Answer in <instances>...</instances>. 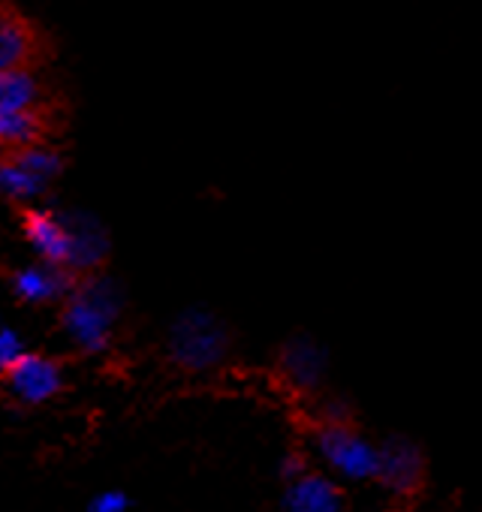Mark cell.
Returning <instances> with one entry per match:
<instances>
[{
  "mask_svg": "<svg viewBox=\"0 0 482 512\" xmlns=\"http://www.w3.org/2000/svg\"><path fill=\"white\" fill-rule=\"evenodd\" d=\"M317 449L335 473H341L353 482L377 476L380 449L374 443H368L359 431H353L341 422H332L317 434Z\"/></svg>",
  "mask_w": 482,
  "mask_h": 512,
  "instance_id": "6da1fadb",
  "label": "cell"
},
{
  "mask_svg": "<svg viewBox=\"0 0 482 512\" xmlns=\"http://www.w3.org/2000/svg\"><path fill=\"white\" fill-rule=\"evenodd\" d=\"M0 377H4L13 386V392L28 404L49 401L52 395L61 392V365L40 353L22 350L13 362L0 368Z\"/></svg>",
  "mask_w": 482,
  "mask_h": 512,
  "instance_id": "7a4b0ae2",
  "label": "cell"
},
{
  "mask_svg": "<svg viewBox=\"0 0 482 512\" xmlns=\"http://www.w3.org/2000/svg\"><path fill=\"white\" fill-rule=\"evenodd\" d=\"M22 229L28 235V241L43 253V260L49 266H73L76 260V241L73 232L64 229V223L40 208H22Z\"/></svg>",
  "mask_w": 482,
  "mask_h": 512,
  "instance_id": "3957f363",
  "label": "cell"
},
{
  "mask_svg": "<svg viewBox=\"0 0 482 512\" xmlns=\"http://www.w3.org/2000/svg\"><path fill=\"white\" fill-rule=\"evenodd\" d=\"M419 476H422V458H419L416 446H410L407 440H389L380 449L374 479H380L389 491L410 494L419 485Z\"/></svg>",
  "mask_w": 482,
  "mask_h": 512,
  "instance_id": "277c9868",
  "label": "cell"
},
{
  "mask_svg": "<svg viewBox=\"0 0 482 512\" xmlns=\"http://www.w3.org/2000/svg\"><path fill=\"white\" fill-rule=\"evenodd\" d=\"M37 61V31L16 10H0V67H25Z\"/></svg>",
  "mask_w": 482,
  "mask_h": 512,
  "instance_id": "5b68a950",
  "label": "cell"
},
{
  "mask_svg": "<svg viewBox=\"0 0 482 512\" xmlns=\"http://www.w3.org/2000/svg\"><path fill=\"white\" fill-rule=\"evenodd\" d=\"M341 488L317 473H299L293 476L284 503L296 512H335L341 506Z\"/></svg>",
  "mask_w": 482,
  "mask_h": 512,
  "instance_id": "8992f818",
  "label": "cell"
},
{
  "mask_svg": "<svg viewBox=\"0 0 482 512\" xmlns=\"http://www.w3.org/2000/svg\"><path fill=\"white\" fill-rule=\"evenodd\" d=\"M52 124L40 109H0V145L4 148H25L40 145L49 136Z\"/></svg>",
  "mask_w": 482,
  "mask_h": 512,
  "instance_id": "52a82bcc",
  "label": "cell"
},
{
  "mask_svg": "<svg viewBox=\"0 0 482 512\" xmlns=\"http://www.w3.org/2000/svg\"><path fill=\"white\" fill-rule=\"evenodd\" d=\"M37 103V79L25 67H0V109H31Z\"/></svg>",
  "mask_w": 482,
  "mask_h": 512,
  "instance_id": "ba28073f",
  "label": "cell"
},
{
  "mask_svg": "<svg viewBox=\"0 0 482 512\" xmlns=\"http://www.w3.org/2000/svg\"><path fill=\"white\" fill-rule=\"evenodd\" d=\"M287 374L293 377V383H299V386H317V380L323 377V365H326V359H323V350L320 347H314V344H293L290 350H287Z\"/></svg>",
  "mask_w": 482,
  "mask_h": 512,
  "instance_id": "9c48e42d",
  "label": "cell"
},
{
  "mask_svg": "<svg viewBox=\"0 0 482 512\" xmlns=\"http://www.w3.org/2000/svg\"><path fill=\"white\" fill-rule=\"evenodd\" d=\"M40 187H43V178L28 172L13 154H0V190L16 199H25V196L40 193Z\"/></svg>",
  "mask_w": 482,
  "mask_h": 512,
  "instance_id": "30bf717a",
  "label": "cell"
},
{
  "mask_svg": "<svg viewBox=\"0 0 482 512\" xmlns=\"http://www.w3.org/2000/svg\"><path fill=\"white\" fill-rule=\"evenodd\" d=\"M61 272H64V266L22 272V275L16 278V290H19L22 299H34V302L52 299V296H58V290H61V281H64Z\"/></svg>",
  "mask_w": 482,
  "mask_h": 512,
  "instance_id": "8fae6325",
  "label": "cell"
},
{
  "mask_svg": "<svg viewBox=\"0 0 482 512\" xmlns=\"http://www.w3.org/2000/svg\"><path fill=\"white\" fill-rule=\"evenodd\" d=\"M10 154L28 169V172H34L37 178H52V175H58L61 172V166H64V160L55 154V151H49V148H43V142L40 145H25V148H10Z\"/></svg>",
  "mask_w": 482,
  "mask_h": 512,
  "instance_id": "7c38bea8",
  "label": "cell"
},
{
  "mask_svg": "<svg viewBox=\"0 0 482 512\" xmlns=\"http://www.w3.org/2000/svg\"><path fill=\"white\" fill-rule=\"evenodd\" d=\"M19 353H22V347H19V338H16L10 329H0V368H4L7 362H13Z\"/></svg>",
  "mask_w": 482,
  "mask_h": 512,
  "instance_id": "4fadbf2b",
  "label": "cell"
},
{
  "mask_svg": "<svg viewBox=\"0 0 482 512\" xmlns=\"http://www.w3.org/2000/svg\"><path fill=\"white\" fill-rule=\"evenodd\" d=\"M121 509V506H127V497H121V494H106V497H100V500H94V509Z\"/></svg>",
  "mask_w": 482,
  "mask_h": 512,
  "instance_id": "5bb4252c",
  "label": "cell"
}]
</instances>
